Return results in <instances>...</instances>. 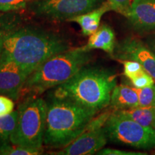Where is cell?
I'll return each instance as SVG.
<instances>
[{
  "label": "cell",
  "instance_id": "obj_1",
  "mask_svg": "<svg viewBox=\"0 0 155 155\" xmlns=\"http://www.w3.org/2000/svg\"><path fill=\"white\" fill-rule=\"evenodd\" d=\"M2 54L8 56L30 75L52 56L69 49V45L55 32L33 27H14L0 30Z\"/></svg>",
  "mask_w": 155,
  "mask_h": 155
},
{
  "label": "cell",
  "instance_id": "obj_2",
  "mask_svg": "<svg viewBox=\"0 0 155 155\" xmlns=\"http://www.w3.org/2000/svg\"><path fill=\"white\" fill-rule=\"evenodd\" d=\"M116 83V75L111 70L84 66L68 81L55 87L51 96L69 100L98 113L110 104Z\"/></svg>",
  "mask_w": 155,
  "mask_h": 155
},
{
  "label": "cell",
  "instance_id": "obj_3",
  "mask_svg": "<svg viewBox=\"0 0 155 155\" xmlns=\"http://www.w3.org/2000/svg\"><path fill=\"white\" fill-rule=\"evenodd\" d=\"M47 104L43 143L53 148H63L75 140L97 114L75 102L53 96Z\"/></svg>",
  "mask_w": 155,
  "mask_h": 155
},
{
  "label": "cell",
  "instance_id": "obj_4",
  "mask_svg": "<svg viewBox=\"0 0 155 155\" xmlns=\"http://www.w3.org/2000/svg\"><path fill=\"white\" fill-rule=\"evenodd\" d=\"M92 54L82 47L68 49L44 61L29 75L22 91L40 94L71 78L91 61Z\"/></svg>",
  "mask_w": 155,
  "mask_h": 155
},
{
  "label": "cell",
  "instance_id": "obj_5",
  "mask_svg": "<svg viewBox=\"0 0 155 155\" xmlns=\"http://www.w3.org/2000/svg\"><path fill=\"white\" fill-rule=\"evenodd\" d=\"M48 104L36 96H30L19 106L18 118L10 143L30 149H42L46 127Z\"/></svg>",
  "mask_w": 155,
  "mask_h": 155
},
{
  "label": "cell",
  "instance_id": "obj_6",
  "mask_svg": "<svg viewBox=\"0 0 155 155\" xmlns=\"http://www.w3.org/2000/svg\"><path fill=\"white\" fill-rule=\"evenodd\" d=\"M104 129L108 140L135 149L150 150L155 148V130L134 121L120 111H114Z\"/></svg>",
  "mask_w": 155,
  "mask_h": 155
},
{
  "label": "cell",
  "instance_id": "obj_7",
  "mask_svg": "<svg viewBox=\"0 0 155 155\" xmlns=\"http://www.w3.org/2000/svg\"><path fill=\"white\" fill-rule=\"evenodd\" d=\"M100 0H38L30 5L37 16L50 20H68L93 10Z\"/></svg>",
  "mask_w": 155,
  "mask_h": 155
},
{
  "label": "cell",
  "instance_id": "obj_8",
  "mask_svg": "<svg viewBox=\"0 0 155 155\" xmlns=\"http://www.w3.org/2000/svg\"><path fill=\"white\" fill-rule=\"evenodd\" d=\"M113 56L119 61L138 62L155 81V53L141 40L134 38L124 39L116 46Z\"/></svg>",
  "mask_w": 155,
  "mask_h": 155
},
{
  "label": "cell",
  "instance_id": "obj_9",
  "mask_svg": "<svg viewBox=\"0 0 155 155\" xmlns=\"http://www.w3.org/2000/svg\"><path fill=\"white\" fill-rule=\"evenodd\" d=\"M29 74L16 62L2 54L0 58V95L17 100Z\"/></svg>",
  "mask_w": 155,
  "mask_h": 155
},
{
  "label": "cell",
  "instance_id": "obj_10",
  "mask_svg": "<svg viewBox=\"0 0 155 155\" xmlns=\"http://www.w3.org/2000/svg\"><path fill=\"white\" fill-rule=\"evenodd\" d=\"M105 129L89 128L86 129L75 140L62 148L54 154L57 155H89L94 154L103 149L107 142Z\"/></svg>",
  "mask_w": 155,
  "mask_h": 155
},
{
  "label": "cell",
  "instance_id": "obj_11",
  "mask_svg": "<svg viewBox=\"0 0 155 155\" xmlns=\"http://www.w3.org/2000/svg\"><path fill=\"white\" fill-rule=\"evenodd\" d=\"M127 19L135 30H155V0H133Z\"/></svg>",
  "mask_w": 155,
  "mask_h": 155
},
{
  "label": "cell",
  "instance_id": "obj_12",
  "mask_svg": "<svg viewBox=\"0 0 155 155\" xmlns=\"http://www.w3.org/2000/svg\"><path fill=\"white\" fill-rule=\"evenodd\" d=\"M85 50H102L113 55L116 48V38L114 30L107 25H102L96 32L91 35L86 45L82 46Z\"/></svg>",
  "mask_w": 155,
  "mask_h": 155
},
{
  "label": "cell",
  "instance_id": "obj_13",
  "mask_svg": "<svg viewBox=\"0 0 155 155\" xmlns=\"http://www.w3.org/2000/svg\"><path fill=\"white\" fill-rule=\"evenodd\" d=\"M110 106L114 111L129 109L139 106V97L134 87L127 85H116L110 100Z\"/></svg>",
  "mask_w": 155,
  "mask_h": 155
},
{
  "label": "cell",
  "instance_id": "obj_14",
  "mask_svg": "<svg viewBox=\"0 0 155 155\" xmlns=\"http://www.w3.org/2000/svg\"><path fill=\"white\" fill-rule=\"evenodd\" d=\"M110 10H111V8L107 2L98 8H95L85 14L73 17L68 21L76 22L80 25L83 35L90 36L100 27L101 19L103 15Z\"/></svg>",
  "mask_w": 155,
  "mask_h": 155
},
{
  "label": "cell",
  "instance_id": "obj_15",
  "mask_svg": "<svg viewBox=\"0 0 155 155\" xmlns=\"http://www.w3.org/2000/svg\"><path fill=\"white\" fill-rule=\"evenodd\" d=\"M122 113L129 116L130 119L135 121L139 124L144 127H152L153 121L155 119V107H137L129 108V109L121 110Z\"/></svg>",
  "mask_w": 155,
  "mask_h": 155
},
{
  "label": "cell",
  "instance_id": "obj_16",
  "mask_svg": "<svg viewBox=\"0 0 155 155\" xmlns=\"http://www.w3.org/2000/svg\"><path fill=\"white\" fill-rule=\"evenodd\" d=\"M18 111H13L7 115L0 116V145L10 143V139L17 125Z\"/></svg>",
  "mask_w": 155,
  "mask_h": 155
},
{
  "label": "cell",
  "instance_id": "obj_17",
  "mask_svg": "<svg viewBox=\"0 0 155 155\" xmlns=\"http://www.w3.org/2000/svg\"><path fill=\"white\" fill-rule=\"evenodd\" d=\"M42 149L25 148L12 143L0 145V154L3 155H38L41 154Z\"/></svg>",
  "mask_w": 155,
  "mask_h": 155
},
{
  "label": "cell",
  "instance_id": "obj_18",
  "mask_svg": "<svg viewBox=\"0 0 155 155\" xmlns=\"http://www.w3.org/2000/svg\"><path fill=\"white\" fill-rule=\"evenodd\" d=\"M139 97V106H153L155 101V84L153 86L137 88L134 87Z\"/></svg>",
  "mask_w": 155,
  "mask_h": 155
},
{
  "label": "cell",
  "instance_id": "obj_19",
  "mask_svg": "<svg viewBox=\"0 0 155 155\" xmlns=\"http://www.w3.org/2000/svg\"><path fill=\"white\" fill-rule=\"evenodd\" d=\"M38 0H0V12L17 11L26 7Z\"/></svg>",
  "mask_w": 155,
  "mask_h": 155
},
{
  "label": "cell",
  "instance_id": "obj_20",
  "mask_svg": "<svg viewBox=\"0 0 155 155\" xmlns=\"http://www.w3.org/2000/svg\"><path fill=\"white\" fill-rule=\"evenodd\" d=\"M121 62L124 66V75L129 80L145 71L140 64L135 61L124 60Z\"/></svg>",
  "mask_w": 155,
  "mask_h": 155
},
{
  "label": "cell",
  "instance_id": "obj_21",
  "mask_svg": "<svg viewBox=\"0 0 155 155\" xmlns=\"http://www.w3.org/2000/svg\"><path fill=\"white\" fill-rule=\"evenodd\" d=\"M133 0H108L111 10L119 13L126 17L129 14Z\"/></svg>",
  "mask_w": 155,
  "mask_h": 155
},
{
  "label": "cell",
  "instance_id": "obj_22",
  "mask_svg": "<svg viewBox=\"0 0 155 155\" xmlns=\"http://www.w3.org/2000/svg\"><path fill=\"white\" fill-rule=\"evenodd\" d=\"M134 87L137 88H142L145 87L153 86L155 84V81L151 75L144 71L130 80Z\"/></svg>",
  "mask_w": 155,
  "mask_h": 155
},
{
  "label": "cell",
  "instance_id": "obj_23",
  "mask_svg": "<svg viewBox=\"0 0 155 155\" xmlns=\"http://www.w3.org/2000/svg\"><path fill=\"white\" fill-rule=\"evenodd\" d=\"M14 100L9 97L0 95V116L9 114L14 111Z\"/></svg>",
  "mask_w": 155,
  "mask_h": 155
},
{
  "label": "cell",
  "instance_id": "obj_24",
  "mask_svg": "<svg viewBox=\"0 0 155 155\" xmlns=\"http://www.w3.org/2000/svg\"><path fill=\"white\" fill-rule=\"evenodd\" d=\"M97 154L101 155H145L146 153L142 152H134L129 151H124L115 149H101L96 153Z\"/></svg>",
  "mask_w": 155,
  "mask_h": 155
},
{
  "label": "cell",
  "instance_id": "obj_25",
  "mask_svg": "<svg viewBox=\"0 0 155 155\" xmlns=\"http://www.w3.org/2000/svg\"><path fill=\"white\" fill-rule=\"evenodd\" d=\"M150 48L152 50V51L155 53V40H154L152 42H151Z\"/></svg>",
  "mask_w": 155,
  "mask_h": 155
},
{
  "label": "cell",
  "instance_id": "obj_26",
  "mask_svg": "<svg viewBox=\"0 0 155 155\" xmlns=\"http://www.w3.org/2000/svg\"><path fill=\"white\" fill-rule=\"evenodd\" d=\"M2 38L0 37V58H1L2 55Z\"/></svg>",
  "mask_w": 155,
  "mask_h": 155
},
{
  "label": "cell",
  "instance_id": "obj_27",
  "mask_svg": "<svg viewBox=\"0 0 155 155\" xmlns=\"http://www.w3.org/2000/svg\"><path fill=\"white\" fill-rule=\"evenodd\" d=\"M152 127L154 128V129L155 130V119L154 120V121H153V124H152Z\"/></svg>",
  "mask_w": 155,
  "mask_h": 155
},
{
  "label": "cell",
  "instance_id": "obj_28",
  "mask_svg": "<svg viewBox=\"0 0 155 155\" xmlns=\"http://www.w3.org/2000/svg\"><path fill=\"white\" fill-rule=\"evenodd\" d=\"M153 106H154V107H155V101H154V104H153Z\"/></svg>",
  "mask_w": 155,
  "mask_h": 155
}]
</instances>
